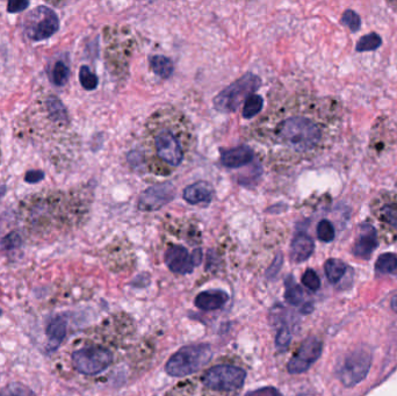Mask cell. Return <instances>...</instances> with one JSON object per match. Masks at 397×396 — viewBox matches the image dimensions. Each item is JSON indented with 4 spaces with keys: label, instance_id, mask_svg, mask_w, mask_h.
I'll return each mask as SVG.
<instances>
[{
    "label": "cell",
    "instance_id": "6da1fadb",
    "mask_svg": "<svg viewBox=\"0 0 397 396\" xmlns=\"http://www.w3.org/2000/svg\"><path fill=\"white\" fill-rule=\"evenodd\" d=\"M193 144V127L177 109H159L146 122L143 156L153 175L170 176L177 171L190 157Z\"/></svg>",
    "mask_w": 397,
    "mask_h": 396
},
{
    "label": "cell",
    "instance_id": "7a4b0ae2",
    "mask_svg": "<svg viewBox=\"0 0 397 396\" xmlns=\"http://www.w3.org/2000/svg\"><path fill=\"white\" fill-rule=\"evenodd\" d=\"M262 121V142L274 158L296 160L309 156L323 140L321 126L308 114L279 109Z\"/></svg>",
    "mask_w": 397,
    "mask_h": 396
},
{
    "label": "cell",
    "instance_id": "3957f363",
    "mask_svg": "<svg viewBox=\"0 0 397 396\" xmlns=\"http://www.w3.org/2000/svg\"><path fill=\"white\" fill-rule=\"evenodd\" d=\"M211 349L208 344L185 346L168 359L165 371L175 378L193 375L211 360Z\"/></svg>",
    "mask_w": 397,
    "mask_h": 396
},
{
    "label": "cell",
    "instance_id": "277c9868",
    "mask_svg": "<svg viewBox=\"0 0 397 396\" xmlns=\"http://www.w3.org/2000/svg\"><path fill=\"white\" fill-rule=\"evenodd\" d=\"M59 28V17L55 11L47 6H37L28 12L22 22V30L26 37L37 42L52 37Z\"/></svg>",
    "mask_w": 397,
    "mask_h": 396
},
{
    "label": "cell",
    "instance_id": "5b68a950",
    "mask_svg": "<svg viewBox=\"0 0 397 396\" xmlns=\"http://www.w3.org/2000/svg\"><path fill=\"white\" fill-rule=\"evenodd\" d=\"M260 84L262 82L258 76L246 73L216 97L214 100L216 109L222 112L236 111L242 102H245V99L251 97V93L258 90Z\"/></svg>",
    "mask_w": 397,
    "mask_h": 396
},
{
    "label": "cell",
    "instance_id": "8992f818",
    "mask_svg": "<svg viewBox=\"0 0 397 396\" xmlns=\"http://www.w3.org/2000/svg\"><path fill=\"white\" fill-rule=\"evenodd\" d=\"M71 361L78 373L97 375L110 366L113 361V356L108 350L98 346H86L76 350L71 356Z\"/></svg>",
    "mask_w": 397,
    "mask_h": 396
},
{
    "label": "cell",
    "instance_id": "52a82bcc",
    "mask_svg": "<svg viewBox=\"0 0 397 396\" xmlns=\"http://www.w3.org/2000/svg\"><path fill=\"white\" fill-rule=\"evenodd\" d=\"M372 365V356L367 350L357 349L349 353L339 367L338 378L345 387H354L362 381Z\"/></svg>",
    "mask_w": 397,
    "mask_h": 396
},
{
    "label": "cell",
    "instance_id": "ba28073f",
    "mask_svg": "<svg viewBox=\"0 0 397 396\" xmlns=\"http://www.w3.org/2000/svg\"><path fill=\"white\" fill-rule=\"evenodd\" d=\"M246 373L242 368L230 365H219L211 367L204 375L206 387L219 392H233L241 388L244 384Z\"/></svg>",
    "mask_w": 397,
    "mask_h": 396
},
{
    "label": "cell",
    "instance_id": "9c48e42d",
    "mask_svg": "<svg viewBox=\"0 0 397 396\" xmlns=\"http://www.w3.org/2000/svg\"><path fill=\"white\" fill-rule=\"evenodd\" d=\"M202 258L200 249L190 252L188 249L179 244H173L165 251V264L168 270L177 274H187L193 272L194 267L199 265Z\"/></svg>",
    "mask_w": 397,
    "mask_h": 396
},
{
    "label": "cell",
    "instance_id": "30bf717a",
    "mask_svg": "<svg viewBox=\"0 0 397 396\" xmlns=\"http://www.w3.org/2000/svg\"><path fill=\"white\" fill-rule=\"evenodd\" d=\"M323 351V343L321 339L311 336L307 338L301 344L296 356L288 363V372L291 375H301L308 371L313 364L321 357Z\"/></svg>",
    "mask_w": 397,
    "mask_h": 396
},
{
    "label": "cell",
    "instance_id": "8fae6325",
    "mask_svg": "<svg viewBox=\"0 0 397 396\" xmlns=\"http://www.w3.org/2000/svg\"><path fill=\"white\" fill-rule=\"evenodd\" d=\"M175 194L172 185H161L150 187L143 193L139 199V207L141 211H156L168 201L172 200Z\"/></svg>",
    "mask_w": 397,
    "mask_h": 396
},
{
    "label": "cell",
    "instance_id": "7c38bea8",
    "mask_svg": "<svg viewBox=\"0 0 397 396\" xmlns=\"http://www.w3.org/2000/svg\"><path fill=\"white\" fill-rule=\"evenodd\" d=\"M378 247V236L372 225H365L361 227V232L358 236L354 247V256L359 258L368 259Z\"/></svg>",
    "mask_w": 397,
    "mask_h": 396
},
{
    "label": "cell",
    "instance_id": "4fadbf2b",
    "mask_svg": "<svg viewBox=\"0 0 397 396\" xmlns=\"http://www.w3.org/2000/svg\"><path fill=\"white\" fill-rule=\"evenodd\" d=\"M68 320L64 315H57L48 322L46 334L48 338V352H54L59 349L66 336Z\"/></svg>",
    "mask_w": 397,
    "mask_h": 396
},
{
    "label": "cell",
    "instance_id": "5bb4252c",
    "mask_svg": "<svg viewBox=\"0 0 397 396\" xmlns=\"http://www.w3.org/2000/svg\"><path fill=\"white\" fill-rule=\"evenodd\" d=\"M213 198L211 184L206 182H195L184 189V199L191 205L209 204Z\"/></svg>",
    "mask_w": 397,
    "mask_h": 396
},
{
    "label": "cell",
    "instance_id": "9a60e30c",
    "mask_svg": "<svg viewBox=\"0 0 397 396\" xmlns=\"http://www.w3.org/2000/svg\"><path fill=\"white\" fill-rule=\"evenodd\" d=\"M315 244L311 237L308 236L306 234H298L292 242L291 247V258L293 262L302 263L306 262L313 254Z\"/></svg>",
    "mask_w": 397,
    "mask_h": 396
},
{
    "label": "cell",
    "instance_id": "2e32d148",
    "mask_svg": "<svg viewBox=\"0 0 397 396\" xmlns=\"http://www.w3.org/2000/svg\"><path fill=\"white\" fill-rule=\"evenodd\" d=\"M252 160H253V150L245 146L226 150L221 157L223 165L229 169L243 167L250 163Z\"/></svg>",
    "mask_w": 397,
    "mask_h": 396
},
{
    "label": "cell",
    "instance_id": "e0dca14e",
    "mask_svg": "<svg viewBox=\"0 0 397 396\" xmlns=\"http://www.w3.org/2000/svg\"><path fill=\"white\" fill-rule=\"evenodd\" d=\"M228 301V294L223 291L202 292L195 298V305L201 310H216Z\"/></svg>",
    "mask_w": 397,
    "mask_h": 396
},
{
    "label": "cell",
    "instance_id": "ac0fdd59",
    "mask_svg": "<svg viewBox=\"0 0 397 396\" xmlns=\"http://www.w3.org/2000/svg\"><path fill=\"white\" fill-rule=\"evenodd\" d=\"M347 266L340 259L331 258L325 262V270L327 278L331 284L338 283L347 272Z\"/></svg>",
    "mask_w": 397,
    "mask_h": 396
},
{
    "label": "cell",
    "instance_id": "d6986e66",
    "mask_svg": "<svg viewBox=\"0 0 397 396\" xmlns=\"http://www.w3.org/2000/svg\"><path fill=\"white\" fill-rule=\"evenodd\" d=\"M284 298L293 305H299L303 302L304 294H303L302 288L296 284L293 276H288V279L286 280Z\"/></svg>",
    "mask_w": 397,
    "mask_h": 396
},
{
    "label": "cell",
    "instance_id": "ffe728a7",
    "mask_svg": "<svg viewBox=\"0 0 397 396\" xmlns=\"http://www.w3.org/2000/svg\"><path fill=\"white\" fill-rule=\"evenodd\" d=\"M150 63H151L153 73L158 76L162 78H168L171 76L172 71H173L171 59H168L165 56H153V59H150Z\"/></svg>",
    "mask_w": 397,
    "mask_h": 396
},
{
    "label": "cell",
    "instance_id": "44dd1931",
    "mask_svg": "<svg viewBox=\"0 0 397 396\" xmlns=\"http://www.w3.org/2000/svg\"><path fill=\"white\" fill-rule=\"evenodd\" d=\"M0 396H37L33 389L21 382H11L0 389Z\"/></svg>",
    "mask_w": 397,
    "mask_h": 396
},
{
    "label": "cell",
    "instance_id": "7402d4cb",
    "mask_svg": "<svg viewBox=\"0 0 397 396\" xmlns=\"http://www.w3.org/2000/svg\"><path fill=\"white\" fill-rule=\"evenodd\" d=\"M376 272L388 274L397 270V256L394 254H383L376 263Z\"/></svg>",
    "mask_w": 397,
    "mask_h": 396
},
{
    "label": "cell",
    "instance_id": "603a6c76",
    "mask_svg": "<svg viewBox=\"0 0 397 396\" xmlns=\"http://www.w3.org/2000/svg\"><path fill=\"white\" fill-rule=\"evenodd\" d=\"M381 44H383V40H381V37L378 34H367V35H364L360 40L358 41L356 49L359 53L376 50L381 46Z\"/></svg>",
    "mask_w": 397,
    "mask_h": 396
},
{
    "label": "cell",
    "instance_id": "cb8c5ba5",
    "mask_svg": "<svg viewBox=\"0 0 397 396\" xmlns=\"http://www.w3.org/2000/svg\"><path fill=\"white\" fill-rule=\"evenodd\" d=\"M264 100L260 95H253L245 100L244 109H243V117L245 119H251L262 111Z\"/></svg>",
    "mask_w": 397,
    "mask_h": 396
},
{
    "label": "cell",
    "instance_id": "d4e9b609",
    "mask_svg": "<svg viewBox=\"0 0 397 396\" xmlns=\"http://www.w3.org/2000/svg\"><path fill=\"white\" fill-rule=\"evenodd\" d=\"M69 76V68L66 66V63L61 62V61L56 63L54 68H52V71H51V80L57 86H64L68 83Z\"/></svg>",
    "mask_w": 397,
    "mask_h": 396
},
{
    "label": "cell",
    "instance_id": "484cf974",
    "mask_svg": "<svg viewBox=\"0 0 397 396\" xmlns=\"http://www.w3.org/2000/svg\"><path fill=\"white\" fill-rule=\"evenodd\" d=\"M79 82H81V86L88 91H93L98 86V78L86 66H81L79 70Z\"/></svg>",
    "mask_w": 397,
    "mask_h": 396
},
{
    "label": "cell",
    "instance_id": "4316f807",
    "mask_svg": "<svg viewBox=\"0 0 397 396\" xmlns=\"http://www.w3.org/2000/svg\"><path fill=\"white\" fill-rule=\"evenodd\" d=\"M317 237H318V240H321L322 242H325V243H329V242L333 241V238H335V228H333L331 222L328 221V220H322L318 223V225H317Z\"/></svg>",
    "mask_w": 397,
    "mask_h": 396
},
{
    "label": "cell",
    "instance_id": "83f0119b",
    "mask_svg": "<svg viewBox=\"0 0 397 396\" xmlns=\"http://www.w3.org/2000/svg\"><path fill=\"white\" fill-rule=\"evenodd\" d=\"M342 23L349 27L352 32H358L361 26L360 17L352 10H347L342 15Z\"/></svg>",
    "mask_w": 397,
    "mask_h": 396
},
{
    "label": "cell",
    "instance_id": "f1b7e54d",
    "mask_svg": "<svg viewBox=\"0 0 397 396\" xmlns=\"http://www.w3.org/2000/svg\"><path fill=\"white\" fill-rule=\"evenodd\" d=\"M302 284L310 291L316 292L321 287V280L313 270L309 269L302 276Z\"/></svg>",
    "mask_w": 397,
    "mask_h": 396
},
{
    "label": "cell",
    "instance_id": "f546056e",
    "mask_svg": "<svg viewBox=\"0 0 397 396\" xmlns=\"http://www.w3.org/2000/svg\"><path fill=\"white\" fill-rule=\"evenodd\" d=\"M381 216L391 228L397 232V204L386 205L381 209Z\"/></svg>",
    "mask_w": 397,
    "mask_h": 396
},
{
    "label": "cell",
    "instance_id": "4dcf8cb0",
    "mask_svg": "<svg viewBox=\"0 0 397 396\" xmlns=\"http://www.w3.org/2000/svg\"><path fill=\"white\" fill-rule=\"evenodd\" d=\"M292 339V334L287 327L281 328L277 334V339H275V344H277L278 349L284 350L289 346Z\"/></svg>",
    "mask_w": 397,
    "mask_h": 396
},
{
    "label": "cell",
    "instance_id": "1f68e13d",
    "mask_svg": "<svg viewBox=\"0 0 397 396\" xmlns=\"http://www.w3.org/2000/svg\"><path fill=\"white\" fill-rule=\"evenodd\" d=\"M28 6H30V3L25 0H18V1L12 0L8 4V13H18V12L23 11Z\"/></svg>",
    "mask_w": 397,
    "mask_h": 396
},
{
    "label": "cell",
    "instance_id": "d6a6232c",
    "mask_svg": "<svg viewBox=\"0 0 397 396\" xmlns=\"http://www.w3.org/2000/svg\"><path fill=\"white\" fill-rule=\"evenodd\" d=\"M246 396H281L278 392L277 389L272 388V387H267V388L257 389L255 392L249 393Z\"/></svg>",
    "mask_w": 397,
    "mask_h": 396
},
{
    "label": "cell",
    "instance_id": "836d02e7",
    "mask_svg": "<svg viewBox=\"0 0 397 396\" xmlns=\"http://www.w3.org/2000/svg\"><path fill=\"white\" fill-rule=\"evenodd\" d=\"M44 178V173L42 171H37V170H32L26 173V182H30V184H35L39 182Z\"/></svg>",
    "mask_w": 397,
    "mask_h": 396
},
{
    "label": "cell",
    "instance_id": "e575fe53",
    "mask_svg": "<svg viewBox=\"0 0 397 396\" xmlns=\"http://www.w3.org/2000/svg\"><path fill=\"white\" fill-rule=\"evenodd\" d=\"M390 307L393 309L395 313H397V295H395L393 299H391V302H390Z\"/></svg>",
    "mask_w": 397,
    "mask_h": 396
}]
</instances>
